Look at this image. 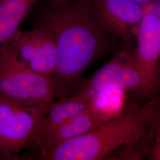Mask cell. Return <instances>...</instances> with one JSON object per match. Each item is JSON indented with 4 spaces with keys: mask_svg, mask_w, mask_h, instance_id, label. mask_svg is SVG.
<instances>
[{
    "mask_svg": "<svg viewBox=\"0 0 160 160\" xmlns=\"http://www.w3.org/2000/svg\"><path fill=\"white\" fill-rule=\"evenodd\" d=\"M57 92L51 76L29 68L9 42L0 47V98L26 105L53 102Z\"/></svg>",
    "mask_w": 160,
    "mask_h": 160,
    "instance_id": "3957f363",
    "label": "cell"
},
{
    "mask_svg": "<svg viewBox=\"0 0 160 160\" xmlns=\"http://www.w3.org/2000/svg\"><path fill=\"white\" fill-rule=\"evenodd\" d=\"M129 51L119 52L113 59L99 69L81 90L92 97L99 92L113 90L114 82L125 63Z\"/></svg>",
    "mask_w": 160,
    "mask_h": 160,
    "instance_id": "30bf717a",
    "label": "cell"
},
{
    "mask_svg": "<svg viewBox=\"0 0 160 160\" xmlns=\"http://www.w3.org/2000/svg\"><path fill=\"white\" fill-rule=\"evenodd\" d=\"M160 115V103L157 99L143 106L130 103L116 116L42 157L48 160H102L121 147L127 151L139 143L148 148L152 126Z\"/></svg>",
    "mask_w": 160,
    "mask_h": 160,
    "instance_id": "7a4b0ae2",
    "label": "cell"
},
{
    "mask_svg": "<svg viewBox=\"0 0 160 160\" xmlns=\"http://www.w3.org/2000/svg\"><path fill=\"white\" fill-rule=\"evenodd\" d=\"M40 25L56 42L57 65L51 78L57 96L68 94L92 63L111 49L110 34L99 23L91 0L53 7Z\"/></svg>",
    "mask_w": 160,
    "mask_h": 160,
    "instance_id": "6da1fadb",
    "label": "cell"
},
{
    "mask_svg": "<svg viewBox=\"0 0 160 160\" xmlns=\"http://www.w3.org/2000/svg\"><path fill=\"white\" fill-rule=\"evenodd\" d=\"M152 137L149 148V157L151 160H160V117L152 126Z\"/></svg>",
    "mask_w": 160,
    "mask_h": 160,
    "instance_id": "7c38bea8",
    "label": "cell"
},
{
    "mask_svg": "<svg viewBox=\"0 0 160 160\" xmlns=\"http://www.w3.org/2000/svg\"><path fill=\"white\" fill-rule=\"evenodd\" d=\"M53 102L26 105L0 98L1 156L11 157L32 142L38 126Z\"/></svg>",
    "mask_w": 160,
    "mask_h": 160,
    "instance_id": "277c9868",
    "label": "cell"
},
{
    "mask_svg": "<svg viewBox=\"0 0 160 160\" xmlns=\"http://www.w3.org/2000/svg\"><path fill=\"white\" fill-rule=\"evenodd\" d=\"M17 57L29 68L51 76L57 65V46L51 32L40 25L29 31L18 29L9 41Z\"/></svg>",
    "mask_w": 160,
    "mask_h": 160,
    "instance_id": "8992f818",
    "label": "cell"
},
{
    "mask_svg": "<svg viewBox=\"0 0 160 160\" xmlns=\"http://www.w3.org/2000/svg\"><path fill=\"white\" fill-rule=\"evenodd\" d=\"M113 90L147 94L145 78L136 62L133 51H129L125 63L114 82Z\"/></svg>",
    "mask_w": 160,
    "mask_h": 160,
    "instance_id": "8fae6325",
    "label": "cell"
},
{
    "mask_svg": "<svg viewBox=\"0 0 160 160\" xmlns=\"http://www.w3.org/2000/svg\"><path fill=\"white\" fill-rule=\"evenodd\" d=\"M53 8H61L69 4L73 0H49Z\"/></svg>",
    "mask_w": 160,
    "mask_h": 160,
    "instance_id": "4fadbf2b",
    "label": "cell"
},
{
    "mask_svg": "<svg viewBox=\"0 0 160 160\" xmlns=\"http://www.w3.org/2000/svg\"><path fill=\"white\" fill-rule=\"evenodd\" d=\"M100 24L109 34L123 40L135 34L147 10L130 0H91Z\"/></svg>",
    "mask_w": 160,
    "mask_h": 160,
    "instance_id": "52a82bcc",
    "label": "cell"
},
{
    "mask_svg": "<svg viewBox=\"0 0 160 160\" xmlns=\"http://www.w3.org/2000/svg\"><path fill=\"white\" fill-rule=\"evenodd\" d=\"M113 116L100 109L93 102L73 119L33 143L38 146L42 156L61 143L92 130Z\"/></svg>",
    "mask_w": 160,
    "mask_h": 160,
    "instance_id": "ba28073f",
    "label": "cell"
},
{
    "mask_svg": "<svg viewBox=\"0 0 160 160\" xmlns=\"http://www.w3.org/2000/svg\"><path fill=\"white\" fill-rule=\"evenodd\" d=\"M93 102L94 98L90 95L81 90L79 92L71 97L53 102L38 126L32 142L73 119L88 108Z\"/></svg>",
    "mask_w": 160,
    "mask_h": 160,
    "instance_id": "9c48e42d",
    "label": "cell"
},
{
    "mask_svg": "<svg viewBox=\"0 0 160 160\" xmlns=\"http://www.w3.org/2000/svg\"></svg>",
    "mask_w": 160,
    "mask_h": 160,
    "instance_id": "9a60e30c",
    "label": "cell"
},
{
    "mask_svg": "<svg viewBox=\"0 0 160 160\" xmlns=\"http://www.w3.org/2000/svg\"><path fill=\"white\" fill-rule=\"evenodd\" d=\"M130 1L141 6H148L149 4H154L155 2L159 1L160 0H130Z\"/></svg>",
    "mask_w": 160,
    "mask_h": 160,
    "instance_id": "5bb4252c",
    "label": "cell"
},
{
    "mask_svg": "<svg viewBox=\"0 0 160 160\" xmlns=\"http://www.w3.org/2000/svg\"><path fill=\"white\" fill-rule=\"evenodd\" d=\"M137 46L133 51L143 74L147 93L154 92L160 80V14L149 4L135 32Z\"/></svg>",
    "mask_w": 160,
    "mask_h": 160,
    "instance_id": "5b68a950",
    "label": "cell"
}]
</instances>
